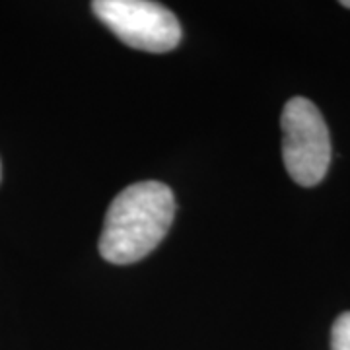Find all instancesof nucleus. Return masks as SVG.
I'll use <instances>...</instances> for the list:
<instances>
[{
    "label": "nucleus",
    "instance_id": "f257e3e1",
    "mask_svg": "<svg viewBox=\"0 0 350 350\" xmlns=\"http://www.w3.org/2000/svg\"><path fill=\"white\" fill-rule=\"evenodd\" d=\"M175 216L172 189L160 181H140L123 189L107 208L100 253L113 265L144 259L165 238Z\"/></svg>",
    "mask_w": 350,
    "mask_h": 350
},
{
    "label": "nucleus",
    "instance_id": "f03ea898",
    "mask_svg": "<svg viewBox=\"0 0 350 350\" xmlns=\"http://www.w3.org/2000/svg\"><path fill=\"white\" fill-rule=\"evenodd\" d=\"M282 160L288 175L301 185L313 187L325 179L331 165V137L325 119L312 101L292 98L282 117Z\"/></svg>",
    "mask_w": 350,
    "mask_h": 350
},
{
    "label": "nucleus",
    "instance_id": "7ed1b4c3",
    "mask_svg": "<svg viewBox=\"0 0 350 350\" xmlns=\"http://www.w3.org/2000/svg\"><path fill=\"white\" fill-rule=\"evenodd\" d=\"M92 10L125 45L167 53L181 41V25L172 10L150 0H96Z\"/></svg>",
    "mask_w": 350,
    "mask_h": 350
},
{
    "label": "nucleus",
    "instance_id": "20e7f679",
    "mask_svg": "<svg viewBox=\"0 0 350 350\" xmlns=\"http://www.w3.org/2000/svg\"><path fill=\"white\" fill-rule=\"evenodd\" d=\"M331 349L350 350V312L340 313L331 331Z\"/></svg>",
    "mask_w": 350,
    "mask_h": 350
},
{
    "label": "nucleus",
    "instance_id": "39448f33",
    "mask_svg": "<svg viewBox=\"0 0 350 350\" xmlns=\"http://www.w3.org/2000/svg\"><path fill=\"white\" fill-rule=\"evenodd\" d=\"M340 4H342V6H345V8H350V0H342V2H340Z\"/></svg>",
    "mask_w": 350,
    "mask_h": 350
}]
</instances>
